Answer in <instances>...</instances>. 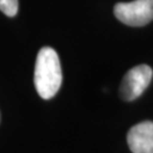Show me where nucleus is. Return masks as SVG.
Wrapping results in <instances>:
<instances>
[{"label": "nucleus", "mask_w": 153, "mask_h": 153, "mask_svg": "<svg viewBox=\"0 0 153 153\" xmlns=\"http://www.w3.org/2000/svg\"><path fill=\"white\" fill-rule=\"evenodd\" d=\"M117 19L129 26H144L153 19V0L118 2L114 8Z\"/></svg>", "instance_id": "nucleus-2"}, {"label": "nucleus", "mask_w": 153, "mask_h": 153, "mask_svg": "<svg viewBox=\"0 0 153 153\" xmlns=\"http://www.w3.org/2000/svg\"><path fill=\"white\" fill-rule=\"evenodd\" d=\"M153 76L152 68L148 65H138L126 73L120 85V97L125 101H133L149 86Z\"/></svg>", "instance_id": "nucleus-3"}, {"label": "nucleus", "mask_w": 153, "mask_h": 153, "mask_svg": "<svg viewBox=\"0 0 153 153\" xmlns=\"http://www.w3.org/2000/svg\"><path fill=\"white\" fill-rule=\"evenodd\" d=\"M62 83V71L58 53L50 47L39 51L34 68V85L44 100L53 98Z\"/></svg>", "instance_id": "nucleus-1"}, {"label": "nucleus", "mask_w": 153, "mask_h": 153, "mask_svg": "<svg viewBox=\"0 0 153 153\" xmlns=\"http://www.w3.org/2000/svg\"><path fill=\"white\" fill-rule=\"evenodd\" d=\"M127 143L133 153H153L152 121H143L133 126L127 134Z\"/></svg>", "instance_id": "nucleus-4"}, {"label": "nucleus", "mask_w": 153, "mask_h": 153, "mask_svg": "<svg viewBox=\"0 0 153 153\" xmlns=\"http://www.w3.org/2000/svg\"><path fill=\"white\" fill-rule=\"evenodd\" d=\"M0 10L7 16L14 17L18 11V0H0Z\"/></svg>", "instance_id": "nucleus-5"}]
</instances>
